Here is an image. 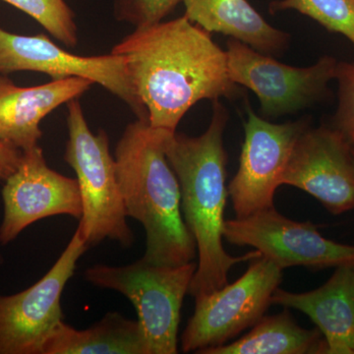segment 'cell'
<instances>
[{"label":"cell","mask_w":354,"mask_h":354,"mask_svg":"<svg viewBox=\"0 0 354 354\" xmlns=\"http://www.w3.org/2000/svg\"><path fill=\"white\" fill-rule=\"evenodd\" d=\"M211 35L183 16L136 28L111 50L127 62L151 127L176 132L198 102L239 97L227 53Z\"/></svg>","instance_id":"cell-1"},{"label":"cell","mask_w":354,"mask_h":354,"mask_svg":"<svg viewBox=\"0 0 354 354\" xmlns=\"http://www.w3.org/2000/svg\"><path fill=\"white\" fill-rule=\"evenodd\" d=\"M227 120V109L215 101L205 133L198 137L171 133L165 145V155L180 186L184 221L197 247V269L188 291L193 297L227 285L234 265L261 257L257 250L234 257L223 244L228 197L227 158L223 147Z\"/></svg>","instance_id":"cell-2"},{"label":"cell","mask_w":354,"mask_h":354,"mask_svg":"<svg viewBox=\"0 0 354 354\" xmlns=\"http://www.w3.org/2000/svg\"><path fill=\"white\" fill-rule=\"evenodd\" d=\"M171 133L138 118L125 128L114 153L127 216L145 228L143 259L162 266L187 264L197 254L181 211L178 179L165 155Z\"/></svg>","instance_id":"cell-3"},{"label":"cell","mask_w":354,"mask_h":354,"mask_svg":"<svg viewBox=\"0 0 354 354\" xmlns=\"http://www.w3.org/2000/svg\"><path fill=\"white\" fill-rule=\"evenodd\" d=\"M67 109L64 160L75 171L80 188L83 214L78 227L88 247L109 239L129 248L135 236L127 223L108 134L91 131L78 99L67 102Z\"/></svg>","instance_id":"cell-4"},{"label":"cell","mask_w":354,"mask_h":354,"mask_svg":"<svg viewBox=\"0 0 354 354\" xmlns=\"http://www.w3.org/2000/svg\"><path fill=\"white\" fill-rule=\"evenodd\" d=\"M196 269L194 262L162 266L142 258L120 267L93 266L84 278L97 288L118 291L131 301L150 354H176L181 307Z\"/></svg>","instance_id":"cell-5"},{"label":"cell","mask_w":354,"mask_h":354,"mask_svg":"<svg viewBox=\"0 0 354 354\" xmlns=\"http://www.w3.org/2000/svg\"><path fill=\"white\" fill-rule=\"evenodd\" d=\"M283 269L261 256L232 283L195 297L194 314L181 335L184 353H204L252 328L272 304Z\"/></svg>","instance_id":"cell-6"},{"label":"cell","mask_w":354,"mask_h":354,"mask_svg":"<svg viewBox=\"0 0 354 354\" xmlns=\"http://www.w3.org/2000/svg\"><path fill=\"white\" fill-rule=\"evenodd\" d=\"M225 53L232 82L252 91L265 118L295 113L322 101L335 78L337 62L328 55L312 66L293 67L232 38Z\"/></svg>","instance_id":"cell-7"},{"label":"cell","mask_w":354,"mask_h":354,"mask_svg":"<svg viewBox=\"0 0 354 354\" xmlns=\"http://www.w3.org/2000/svg\"><path fill=\"white\" fill-rule=\"evenodd\" d=\"M88 248L78 227L43 278L21 292L0 295V354H43L44 344L64 322L62 293Z\"/></svg>","instance_id":"cell-8"},{"label":"cell","mask_w":354,"mask_h":354,"mask_svg":"<svg viewBox=\"0 0 354 354\" xmlns=\"http://www.w3.org/2000/svg\"><path fill=\"white\" fill-rule=\"evenodd\" d=\"M223 239L234 245L255 248L283 270L305 267L318 271L354 265V245L326 239L313 223L290 220L274 207L225 221Z\"/></svg>","instance_id":"cell-9"},{"label":"cell","mask_w":354,"mask_h":354,"mask_svg":"<svg viewBox=\"0 0 354 354\" xmlns=\"http://www.w3.org/2000/svg\"><path fill=\"white\" fill-rule=\"evenodd\" d=\"M18 71L39 72L53 80L78 77L99 84L127 102L137 118L147 120L121 55L80 57L62 50L46 35L22 36L0 28V75Z\"/></svg>","instance_id":"cell-10"},{"label":"cell","mask_w":354,"mask_h":354,"mask_svg":"<svg viewBox=\"0 0 354 354\" xmlns=\"http://www.w3.org/2000/svg\"><path fill=\"white\" fill-rule=\"evenodd\" d=\"M239 167L228 185L235 218H245L274 206V193L298 137L310 127L308 118L281 124L270 122L247 109Z\"/></svg>","instance_id":"cell-11"},{"label":"cell","mask_w":354,"mask_h":354,"mask_svg":"<svg viewBox=\"0 0 354 354\" xmlns=\"http://www.w3.org/2000/svg\"><path fill=\"white\" fill-rule=\"evenodd\" d=\"M3 218L0 244L7 245L36 221L55 216L80 220L82 199L78 180L53 171L41 147L23 152L17 169L2 188Z\"/></svg>","instance_id":"cell-12"},{"label":"cell","mask_w":354,"mask_h":354,"mask_svg":"<svg viewBox=\"0 0 354 354\" xmlns=\"http://www.w3.org/2000/svg\"><path fill=\"white\" fill-rule=\"evenodd\" d=\"M353 147L330 125L306 128L293 147L281 185L308 193L333 215L353 211Z\"/></svg>","instance_id":"cell-13"},{"label":"cell","mask_w":354,"mask_h":354,"mask_svg":"<svg viewBox=\"0 0 354 354\" xmlns=\"http://www.w3.org/2000/svg\"><path fill=\"white\" fill-rule=\"evenodd\" d=\"M93 84L71 77L19 87L6 75H0V142L22 152L39 146L43 136L41 120L62 104L79 99Z\"/></svg>","instance_id":"cell-14"},{"label":"cell","mask_w":354,"mask_h":354,"mask_svg":"<svg viewBox=\"0 0 354 354\" xmlns=\"http://www.w3.org/2000/svg\"><path fill=\"white\" fill-rule=\"evenodd\" d=\"M272 304L308 316L323 335L326 354H354V265L335 268L314 290L295 293L278 288Z\"/></svg>","instance_id":"cell-15"},{"label":"cell","mask_w":354,"mask_h":354,"mask_svg":"<svg viewBox=\"0 0 354 354\" xmlns=\"http://www.w3.org/2000/svg\"><path fill=\"white\" fill-rule=\"evenodd\" d=\"M185 16L209 34L218 32L267 55H281L290 36L272 27L247 0H183Z\"/></svg>","instance_id":"cell-16"},{"label":"cell","mask_w":354,"mask_h":354,"mask_svg":"<svg viewBox=\"0 0 354 354\" xmlns=\"http://www.w3.org/2000/svg\"><path fill=\"white\" fill-rule=\"evenodd\" d=\"M43 354H150L138 320L109 312L86 330L60 324L44 346Z\"/></svg>","instance_id":"cell-17"},{"label":"cell","mask_w":354,"mask_h":354,"mask_svg":"<svg viewBox=\"0 0 354 354\" xmlns=\"http://www.w3.org/2000/svg\"><path fill=\"white\" fill-rule=\"evenodd\" d=\"M203 354H326V342L320 330L300 327L285 307L277 315L262 317L237 341Z\"/></svg>","instance_id":"cell-18"},{"label":"cell","mask_w":354,"mask_h":354,"mask_svg":"<svg viewBox=\"0 0 354 354\" xmlns=\"http://www.w3.org/2000/svg\"><path fill=\"white\" fill-rule=\"evenodd\" d=\"M295 10L308 16L328 31L339 32L354 46V0H274L271 13Z\"/></svg>","instance_id":"cell-19"},{"label":"cell","mask_w":354,"mask_h":354,"mask_svg":"<svg viewBox=\"0 0 354 354\" xmlns=\"http://www.w3.org/2000/svg\"><path fill=\"white\" fill-rule=\"evenodd\" d=\"M28 14L68 48L78 44L74 13L64 0H1Z\"/></svg>","instance_id":"cell-20"},{"label":"cell","mask_w":354,"mask_h":354,"mask_svg":"<svg viewBox=\"0 0 354 354\" xmlns=\"http://www.w3.org/2000/svg\"><path fill=\"white\" fill-rule=\"evenodd\" d=\"M335 79L339 87V102L330 127L354 146V64L337 62Z\"/></svg>","instance_id":"cell-21"},{"label":"cell","mask_w":354,"mask_h":354,"mask_svg":"<svg viewBox=\"0 0 354 354\" xmlns=\"http://www.w3.org/2000/svg\"><path fill=\"white\" fill-rule=\"evenodd\" d=\"M183 0H116L115 15L136 28L162 22Z\"/></svg>","instance_id":"cell-22"},{"label":"cell","mask_w":354,"mask_h":354,"mask_svg":"<svg viewBox=\"0 0 354 354\" xmlns=\"http://www.w3.org/2000/svg\"><path fill=\"white\" fill-rule=\"evenodd\" d=\"M22 151L0 142V179L6 181L17 169Z\"/></svg>","instance_id":"cell-23"},{"label":"cell","mask_w":354,"mask_h":354,"mask_svg":"<svg viewBox=\"0 0 354 354\" xmlns=\"http://www.w3.org/2000/svg\"><path fill=\"white\" fill-rule=\"evenodd\" d=\"M353 160H354V146L353 147Z\"/></svg>","instance_id":"cell-24"}]
</instances>
